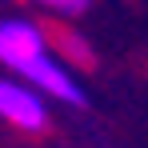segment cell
<instances>
[{"instance_id": "2", "label": "cell", "mask_w": 148, "mask_h": 148, "mask_svg": "<svg viewBox=\"0 0 148 148\" xmlns=\"http://www.w3.org/2000/svg\"><path fill=\"white\" fill-rule=\"evenodd\" d=\"M16 72L24 76V80L36 88V92H44V96L68 100V104H80V100H84V92H80V84L72 80V72H68L60 60H52V52L32 56V60H28V64H20Z\"/></svg>"}, {"instance_id": "1", "label": "cell", "mask_w": 148, "mask_h": 148, "mask_svg": "<svg viewBox=\"0 0 148 148\" xmlns=\"http://www.w3.org/2000/svg\"><path fill=\"white\" fill-rule=\"evenodd\" d=\"M0 116L8 124H16L20 132H44L48 128L44 96L32 84H20V80H0Z\"/></svg>"}, {"instance_id": "5", "label": "cell", "mask_w": 148, "mask_h": 148, "mask_svg": "<svg viewBox=\"0 0 148 148\" xmlns=\"http://www.w3.org/2000/svg\"><path fill=\"white\" fill-rule=\"evenodd\" d=\"M36 4H48V8H60V12H64V4H68V0H36Z\"/></svg>"}, {"instance_id": "4", "label": "cell", "mask_w": 148, "mask_h": 148, "mask_svg": "<svg viewBox=\"0 0 148 148\" xmlns=\"http://www.w3.org/2000/svg\"><path fill=\"white\" fill-rule=\"evenodd\" d=\"M60 48H64V56H72L80 68H88L92 64V48L84 44V36H76V32H60Z\"/></svg>"}, {"instance_id": "3", "label": "cell", "mask_w": 148, "mask_h": 148, "mask_svg": "<svg viewBox=\"0 0 148 148\" xmlns=\"http://www.w3.org/2000/svg\"><path fill=\"white\" fill-rule=\"evenodd\" d=\"M44 40H48V36H44V28L32 24V20H20V16L0 20V60H4L12 72H16L20 64H28L32 56L48 52Z\"/></svg>"}]
</instances>
